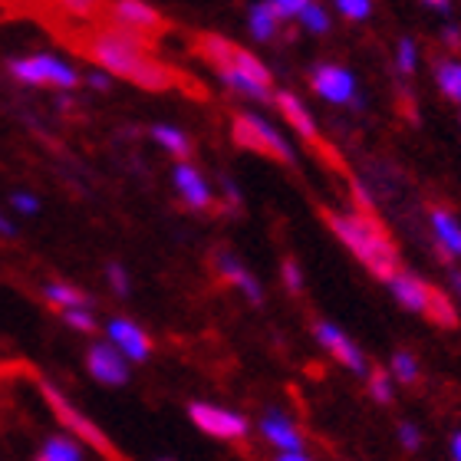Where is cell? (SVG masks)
Here are the masks:
<instances>
[{
    "label": "cell",
    "mask_w": 461,
    "mask_h": 461,
    "mask_svg": "<svg viewBox=\"0 0 461 461\" xmlns=\"http://www.w3.org/2000/svg\"><path fill=\"white\" fill-rule=\"evenodd\" d=\"M89 57L96 63V69L109 73V77L129 79L135 86L152 89V93H162V89H172L178 83L172 67H165L162 59H155L149 53V47L142 43V37L135 33H125V30H99L93 33V40L86 43Z\"/></svg>",
    "instance_id": "cell-1"
},
{
    "label": "cell",
    "mask_w": 461,
    "mask_h": 461,
    "mask_svg": "<svg viewBox=\"0 0 461 461\" xmlns=\"http://www.w3.org/2000/svg\"><path fill=\"white\" fill-rule=\"evenodd\" d=\"M323 221H327V228L337 234L339 240H343L346 248H349V254H353L359 264H363L373 277L379 280H389L399 274V250H395L393 238L383 230V224L375 221V214L369 212H327L323 208Z\"/></svg>",
    "instance_id": "cell-2"
},
{
    "label": "cell",
    "mask_w": 461,
    "mask_h": 461,
    "mask_svg": "<svg viewBox=\"0 0 461 461\" xmlns=\"http://www.w3.org/2000/svg\"><path fill=\"white\" fill-rule=\"evenodd\" d=\"M10 77L23 83V86H47L69 93L79 86V69L69 59L57 57V53H30V57L10 59Z\"/></svg>",
    "instance_id": "cell-3"
},
{
    "label": "cell",
    "mask_w": 461,
    "mask_h": 461,
    "mask_svg": "<svg viewBox=\"0 0 461 461\" xmlns=\"http://www.w3.org/2000/svg\"><path fill=\"white\" fill-rule=\"evenodd\" d=\"M230 135H234V142H238L240 149L267 155V158H274V162H287V165L297 162L294 145H290L287 139H284V135H280L277 129L264 119V115H254V113L234 115V122H230Z\"/></svg>",
    "instance_id": "cell-4"
},
{
    "label": "cell",
    "mask_w": 461,
    "mask_h": 461,
    "mask_svg": "<svg viewBox=\"0 0 461 461\" xmlns=\"http://www.w3.org/2000/svg\"><path fill=\"white\" fill-rule=\"evenodd\" d=\"M40 393H43V399H47V405H50V412L57 415L59 419V425L67 429V432H73V438H77L79 445L86 442L89 448H96L99 455H106V458H115V448H113V442L106 438V432L99 429L89 415H83L77 409V405L69 402L67 395L59 393L57 385H50V383H43L40 385Z\"/></svg>",
    "instance_id": "cell-5"
},
{
    "label": "cell",
    "mask_w": 461,
    "mask_h": 461,
    "mask_svg": "<svg viewBox=\"0 0 461 461\" xmlns=\"http://www.w3.org/2000/svg\"><path fill=\"white\" fill-rule=\"evenodd\" d=\"M188 419L194 422V429L212 438H221V442H240L250 435L248 415L234 412V409H224V405L214 402H192L188 405Z\"/></svg>",
    "instance_id": "cell-6"
},
{
    "label": "cell",
    "mask_w": 461,
    "mask_h": 461,
    "mask_svg": "<svg viewBox=\"0 0 461 461\" xmlns=\"http://www.w3.org/2000/svg\"><path fill=\"white\" fill-rule=\"evenodd\" d=\"M310 89L330 106H363V99L356 93V77L339 63H320L310 73Z\"/></svg>",
    "instance_id": "cell-7"
},
{
    "label": "cell",
    "mask_w": 461,
    "mask_h": 461,
    "mask_svg": "<svg viewBox=\"0 0 461 461\" xmlns=\"http://www.w3.org/2000/svg\"><path fill=\"white\" fill-rule=\"evenodd\" d=\"M313 337H317V343L323 346V349H327V353L333 356L339 366H346L349 373L369 375V363H366L363 349H359L353 339L346 337L337 323H327V320H320L317 327H313Z\"/></svg>",
    "instance_id": "cell-8"
},
{
    "label": "cell",
    "mask_w": 461,
    "mask_h": 461,
    "mask_svg": "<svg viewBox=\"0 0 461 461\" xmlns=\"http://www.w3.org/2000/svg\"><path fill=\"white\" fill-rule=\"evenodd\" d=\"M106 343L125 356V363H145L152 356V339L135 320L113 317L106 323Z\"/></svg>",
    "instance_id": "cell-9"
},
{
    "label": "cell",
    "mask_w": 461,
    "mask_h": 461,
    "mask_svg": "<svg viewBox=\"0 0 461 461\" xmlns=\"http://www.w3.org/2000/svg\"><path fill=\"white\" fill-rule=\"evenodd\" d=\"M86 369L99 385H125L129 383V363L119 349L109 343H93L86 349Z\"/></svg>",
    "instance_id": "cell-10"
},
{
    "label": "cell",
    "mask_w": 461,
    "mask_h": 461,
    "mask_svg": "<svg viewBox=\"0 0 461 461\" xmlns=\"http://www.w3.org/2000/svg\"><path fill=\"white\" fill-rule=\"evenodd\" d=\"M260 435H264V442H270L277 448V455H287V452H303V432H300V425L290 419L287 412H280V409H267L264 419H260Z\"/></svg>",
    "instance_id": "cell-11"
},
{
    "label": "cell",
    "mask_w": 461,
    "mask_h": 461,
    "mask_svg": "<svg viewBox=\"0 0 461 461\" xmlns=\"http://www.w3.org/2000/svg\"><path fill=\"white\" fill-rule=\"evenodd\" d=\"M172 182L182 194V202L194 212H204V208H212L214 194H212V185L204 182V175L194 168L192 162H175V172H172Z\"/></svg>",
    "instance_id": "cell-12"
},
{
    "label": "cell",
    "mask_w": 461,
    "mask_h": 461,
    "mask_svg": "<svg viewBox=\"0 0 461 461\" xmlns=\"http://www.w3.org/2000/svg\"><path fill=\"white\" fill-rule=\"evenodd\" d=\"M113 17L119 23V30L135 33V37L162 30V14L149 7V4H142V0H119V4H113Z\"/></svg>",
    "instance_id": "cell-13"
},
{
    "label": "cell",
    "mask_w": 461,
    "mask_h": 461,
    "mask_svg": "<svg viewBox=\"0 0 461 461\" xmlns=\"http://www.w3.org/2000/svg\"><path fill=\"white\" fill-rule=\"evenodd\" d=\"M432 284H425L422 277H415L409 270H399L393 280H389V294L395 297L399 307H405L409 313H422L429 310V300H432Z\"/></svg>",
    "instance_id": "cell-14"
},
{
    "label": "cell",
    "mask_w": 461,
    "mask_h": 461,
    "mask_svg": "<svg viewBox=\"0 0 461 461\" xmlns=\"http://www.w3.org/2000/svg\"><path fill=\"white\" fill-rule=\"evenodd\" d=\"M218 270H221V277L228 280L230 287H238L250 303H260V300H264V287H260V280L254 277V274H250V270L244 267L234 254L221 250V254H218Z\"/></svg>",
    "instance_id": "cell-15"
},
{
    "label": "cell",
    "mask_w": 461,
    "mask_h": 461,
    "mask_svg": "<svg viewBox=\"0 0 461 461\" xmlns=\"http://www.w3.org/2000/svg\"><path fill=\"white\" fill-rule=\"evenodd\" d=\"M274 106L284 113V119H287V125L294 129V132L303 135L307 142L320 145L317 122H313V115L307 113V106L300 103V96H294V93H277V96H274Z\"/></svg>",
    "instance_id": "cell-16"
},
{
    "label": "cell",
    "mask_w": 461,
    "mask_h": 461,
    "mask_svg": "<svg viewBox=\"0 0 461 461\" xmlns=\"http://www.w3.org/2000/svg\"><path fill=\"white\" fill-rule=\"evenodd\" d=\"M432 234L445 258H461V221L448 208H435L432 212Z\"/></svg>",
    "instance_id": "cell-17"
},
{
    "label": "cell",
    "mask_w": 461,
    "mask_h": 461,
    "mask_svg": "<svg viewBox=\"0 0 461 461\" xmlns=\"http://www.w3.org/2000/svg\"><path fill=\"white\" fill-rule=\"evenodd\" d=\"M194 50H198V57L208 59L214 69H224L230 63V57H234L238 43H230V40L221 37V33H198Z\"/></svg>",
    "instance_id": "cell-18"
},
{
    "label": "cell",
    "mask_w": 461,
    "mask_h": 461,
    "mask_svg": "<svg viewBox=\"0 0 461 461\" xmlns=\"http://www.w3.org/2000/svg\"><path fill=\"white\" fill-rule=\"evenodd\" d=\"M33 461H86V455H83V445L73 435H53V438L40 445Z\"/></svg>",
    "instance_id": "cell-19"
},
{
    "label": "cell",
    "mask_w": 461,
    "mask_h": 461,
    "mask_svg": "<svg viewBox=\"0 0 461 461\" xmlns=\"http://www.w3.org/2000/svg\"><path fill=\"white\" fill-rule=\"evenodd\" d=\"M152 142H158L165 152L175 155V162H188V155H192V139L175 125H152Z\"/></svg>",
    "instance_id": "cell-20"
},
{
    "label": "cell",
    "mask_w": 461,
    "mask_h": 461,
    "mask_svg": "<svg viewBox=\"0 0 461 461\" xmlns=\"http://www.w3.org/2000/svg\"><path fill=\"white\" fill-rule=\"evenodd\" d=\"M43 300H47L50 307H57L59 313L77 310V307H86V294H83V290H77L73 284H63V280H50L47 287H43Z\"/></svg>",
    "instance_id": "cell-21"
},
{
    "label": "cell",
    "mask_w": 461,
    "mask_h": 461,
    "mask_svg": "<svg viewBox=\"0 0 461 461\" xmlns=\"http://www.w3.org/2000/svg\"><path fill=\"white\" fill-rule=\"evenodd\" d=\"M435 83L445 93V99H452L461 106V59H438L435 67Z\"/></svg>",
    "instance_id": "cell-22"
},
{
    "label": "cell",
    "mask_w": 461,
    "mask_h": 461,
    "mask_svg": "<svg viewBox=\"0 0 461 461\" xmlns=\"http://www.w3.org/2000/svg\"><path fill=\"white\" fill-rule=\"evenodd\" d=\"M277 17H274V7L270 4H254L248 14V30H250V37L254 40H274L277 37Z\"/></svg>",
    "instance_id": "cell-23"
},
{
    "label": "cell",
    "mask_w": 461,
    "mask_h": 461,
    "mask_svg": "<svg viewBox=\"0 0 461 461\" xmlns=\"http://www.w3.org/2000/svg\"><path fill=\"white\" fill-rule=\"evenodd\" d=\"M425 320H432L435 327L455 330L461 323L458 310H455V300L445 297L442 290H432V300H429V310H425Z\"/></svg>",
    "instance_id": "cell-24"
},
{
    "label": "cell",
    "mask_w": 461,
    "mask_h": 461,
    "mask_svg": "<svg viewBox=\"0 0 461 461\" xmlns=\"http://www.w3.org/2000/svg\"><path fill=\"white\" fill-rule=\"evenodd\" d=\"M395 69L402 77H412L415 69H419V43L412 37H402L395 43Z\"/></svg>",
    "instance_id": "cell-25"
},
{
    "label": "cell",
    "mask_w": 461,
    "mask_h": 461,
    "mask_svg": "<svg viewBox=\"0 0 461 461\" xmlns=\"http://www.w3.org/2000/svg\"><path fill=\"white\" fill-rule=\"evenodd\" d=\"M366 385H369V395H373L379 405H389L395 399V385H393V379H389L385 369H369Z\"/></svg>",
    "instance_id": "cell-26"
},
{
    "label": "cell",
    "mask_w": 461,
    "mask_h": 461,
    "mask_svg": "<svg viewBox=\"0 0 461 461\" xmlns=\"http://www.w3.org/2000/svg\"><path fill=\"white\" fill-rule=\"evenodd\" d=\"M300 27L310 30V33H327L330 30V10L323 7V4H310L307 0V7L300 10Z\"/></svg>",
    "instance_id": "cell-27"
},
{
    "label": "cell",
    "mask_w": 461,
    "mask_h": 461,
    "mask_svg": "<svg viewBox=\"0 0 461 461\" xmlns=\"http://www.w3.org/2000/svg\"><path fill=\"white\" fill-rule=\"evenodd\" d=\"M389 373H393L395 383H415V379H419V359H415L412 353L399 349V353L393 356V363H389Z\"/></svg>",
    "instance_id": "cell-28"
},
{
    "label": "cell",
    "mask_w": 461,
    "mask_h": 461,
    "mask_svg": "<svg viewBox=\"0 0 461 461\" xmlns=\"http://www.w3.org/2000/svg\"><path fill=\"white\" fill-rule=\"evenodd\" d=\"M63 323H67L69 330H77V333H96V317H93L89 307L67 310V313H63Z\"/></svg>",
    "instance_id": "cell-29"
},
{
    "label": "cell",
    "mask_w": 461,
    "mask_h": 461,
    "mask_svg": "<svg viewBox=\"0 0 461 461\" xmlns=\"http://www.w3.org/2000/svg\"><path fill=\"white\" fill-rule=\"evenodd\" d=\"M280 277H284V287H287L290 294H303V270H300V264L294 258H284Z\"/></svg>",
    "instance_id": "cell-30"
},
{
    "label": "cell",
    "mask_w": 461,
    "mask_h": 461,
    "mask_svg": "<svg viewBox=\"0 0 461 461\" xmlns=\"http://www.w3.org/2000/svg\"><path fill=\"white\" fill-rule=\"evenodd\" d=\"M337 14L346 20H366L373 14V4L369 0H337Z\"/></svg>",
    "instance_id": "cell-31"
},
{
    "label": "cell",
    "mask_w": 461,
    "mask_h": 461,
    "mask_svg": "<svg viewBox=\"0 0 461 461\" xmlns=\"http://www.w3.org/2000/svg\"><path fill=\"white\" fill-rule=\"evenodd\" d=\"M106 280H109V287H113V294H119V297H129L132 284H129V274H125L122 264H106Z\"/></svg>",
    "instance_id": "cell-32"
},
{
    "label": "cell",
    "mask_w": 461,
    "mask_h": 461,
    "mask_svg": "<svg viewBox=\"0 0 461 461\" xmlns=\"http://www.w3.org/2000/svg\"><path fill=\"white\" fill-rule=\"evenodd\" d=\"M10 208L17 214H23V218H33V214L40 212V198L30 192H14L10 194Z\"/></svg>",
    "instance_id": "cell-33"
},
{
    "label": "cell",
    "mask_w": 461,
    "mask_h": 461,
    "mask_svg": "<svg viewBox=\"0 0 461 461\" xmlns=\"http://www.w3.org/2000/svg\"><path fill=\"white\" fill-rule=\"evenodd\" d=\"M270 7H274V17H277V23H284V20H297L300 10L307 7V0H274Z\"/></svg>",
    "instance_id": "cell-34"
},
{
    "label": "cell",
    "mask_w": 461,
    "mask_h": 461,
    "mask_svg": "<svg viewBox=\"0 0 461 461\" xmlns=\"http://www.w3.org/2000/svg\"><path fill=\"white\" fill-rule=\"evenodd\" d=\"M395 435H399V445H402L405 452H419L422 448V432L412 422H399V432Z\"/></svg>",
    "instance_id": "cell-35"
},
{
    "label": "cell",
    "mask_w": 461,
    "mask_h": 461,
    "mask_svg": "<svg viewBox=\"0 0 461 461\" xmlns=\"http://www.w3.org/2000/svg\"><path fill=\"white\" fill-rule=\"evenodd\" d=\"M86 86L89 89H99V93H106V89L113 86V77H109V73H103V69H89V73H86Z\"/></svg>",
    "instance_id": "cell-36"
},
{
    "label": "cell",
    "mask_w": 461,
    "mask_h": 461,
    "mask_svg": "<svg viewBox=\"0 0 461 461\" xmlns=\"http://www.w3.org/2000/svg\"><path fill=\"white\" fill-rule=\"evenodd\" d=\"M442 40L448 47H461V30L455 23H448V27H442Z\"/></svg>",
    "instance_id": "cell-37"
},
{
    "label": "cell",
    "mask_w": 461,
    "mask_h": 461,
    "mask_svg": "<svg viewBox=\"0 0 461 461\" xmlns=\"http://www.w3.org/2000/svg\"><path fill=\"white\" fill-rule=\"evenodd\" d=\"M422 7H429V10H435V14H452V4L448 0H422Z\"/></svg>",
    "instance_id": "cell-38"
},
{
    "label": "cell",
    "mask_w": 461,
    "mask_h": 461,
    "mask_svg": "<svg viewBox=\"0 0 461 461\" xmlns=\"http://www.w3.org/2000/svg\"><path fill=\"white\" fill-rule=\"evenodd\" d=\"M14 234H17V228L7 221V214L0 212V238H14Z\"/></svg>",
    "instance_id": "cell-39"
},
{
    "label": "cell",
    "mask_w": 461,
    "mask_h": 461,
    "mask_svg": "<svg viewBox=\"0 0 461 461\" xmlns=\"http://www.w3.org/2000/svg\"><path fill=\"white\" fill-rule=\"evenodd\" d=\"M274 461H313L307 452H287V455H277Z\"/></svg>",
    "instance_id": "cell-40"
},
{
    "label": "cell",
    "mask_w": 461,
    "mask_h": 461,
    "mask_svg": "<svg viewBox=\"0 0 461 461\" xmlns=\"http://www.w3.org/2000/svg\"><path fill=\"white\" fill-rule=\"evenodd\" d=\"M452 458H455V461H461V432H455V435H452Z\"/></svg>",
    "instance_id": "cell-41"
},
{
    "label": "cell",
    "mask_w": 461,
    "mask_h": 461,
    "mask_svg": "<svg viewBox=\"0 0 461 461\" xmlns=\"http://www.w3.org/2000/svg\"><path fill=\"white\" fill-rule=\"evenodd\" d=\"M452 287L461 294V270H452Z\"/></svg>",
    "instance_id": "cell-42"
},
{
    "label": "cell",
    "mask_w": 461,
    "mask_h": 461,
    "mask_svg": "<svg viewBox=\"0 0 461 461\" xmlns=\"http://www.w3.org/2000/svg\"><path fill=\"white\" fill-rule=\"evenodd\" d=\"M158 461H172V458H158Z\"/></svg>",
    "instance_id": "cell-43"
}]
</instances>
